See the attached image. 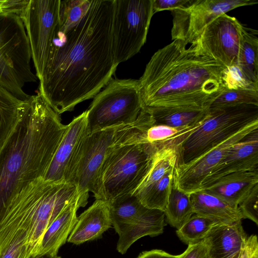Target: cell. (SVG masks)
<instances>
[{
    "mask_svg": "<svg viewBox=\"0 0 258 258\" xmlns=\"http://www.w3.org/2000/svg\"><path fill=\"white\" fill-rule=\"evenodd\" d=\"M115 0H91L81 21L68 31L56 29L39 93L58 114L94 98L112 79Z\"/></svg>",
    "mask_w": 258,
    "mask_h": 258,
    "instance_id": "obj_1",
    "label": "cell"
},
{
    "mask_svg": "<svg viewBox=\"0 0 258 258\" xmlns=\"http://www.w3.org/2000/svg\"><path fill=\"white\" fill-rule=\"evenodd\" d=\"M174 40L151 57L139 80L143 108L203 110L224 90L225 67Z\"/></svg>",
    "mask_w": 258,
    "mask_h": 258,
    "instance_id": "obj_2",
    "label": "cell"
},
{
    "mask_svg": "<svg viewBox=\"0 0 258 258\" xmlns=\"http://www.w3.org/2000/svg\"><path fill=\"white\" fill-rule=\"evenodd\" d=\"M67 127L39 94L23 100L20 118L0 152V221L23 188L44 178Z\"/></svg>",
    "mask_w": 258,
    "mask_h": 258,
    "instance_id": "obj_3",
    "label": "cell"
},
{
    "mask_svg": "<svg viewBox=\"0 0 258 258\" xmlns=\"http://www.w3.org/2000/svg\"><path fill=\"white\" fill-rule=\"evenodd\" d=\"M79 201L76 186L41 177L27 185L7 207L0 221V254L19 232L26 233L32 257L39 254L49 225L71 204Z\"/></svg>",
    "mask_w": 258,
    "mask_h": 258,
    "instance_id": "obj_4",
    "label": "cell"
},
{
    "mask_svg": "<svg viewBox=\"0 0 258 258\" xmlns=\"http://www.w3.org/2000/svg\"><path fill=\"white\" fill-rule=\"evenodd\" d=\"M159 144L115 141L108 150L100 172L102 200L109 204L133 195L146 175Z\"/></svg>",
    "mask_w": 258,
    "mask_h": 258,
    "instance_id": "obj_5",
    "label": "cell"
},
{
    "mask_svg": "<svg viewBox=\"0 0 258 258\" xmlns=\"http://www.w3.org/2000/svg\"><path fill=\"white\" fill-rule=\"evenodd\" d=\"M258 120V105L209 108L201 124L178 141L177 165L197 158L241 128Z\"/></svg>",
    "mask_w": 258,
    "mask_h": 258,
    "instance_id": "obj_6",
    "label": "cell"
},
{
    "mask_svg": "<svg viewBox=\"0 0 258 258\" xmlns=\"http://www.w3.org/2000/svg\"><path fill=\"white\" fill-rule=\"evenodd\" d=\"M26 30L18 16L0 13V86L21 100L29 97L24 85L36 81Z\"/></svg>",
    "mask_w": 258,
    "mask_h": 258,
    "instance_id": "obj_7",
    "label": "cell"
},
{
    "mask_svg": "<svg viewBox=\"0 0 258 258\" xmlns=\"http://www.w3.org/2000/svg\"><path fill=\"white\" fill-rule=\"evenodd\" d=\"M87 110L88 133L130 124L143 108L139 81L111 79Z\"/></svg>",
    "mask_w": 258,
    "mask_h": 258,
    "instance_id": "obj_8",
    "label": "cell"
},
{
    "mask_svg": "<svg viewBox=\"0 0 258 258\" xmlns=\"http://www.w3.org/2000/svg\"><path fill=\"white\" fill-rule=\"evenodd\" d=\"M120 126L88 133L71 163L65 181L76 186L83 207L88 203L89 192L96 200H102L100 172L108 150L116 141Z\"/></svg>",
    "mask_w": 258,
    "mask_h": 258,
    "instance_id": "obj_9",
    "label": "cell"
},
{
    "mask_svg": "<svg viewBox=\"0 0 258 258\" xmlns=\"http://www.w3.org/2000/svg\"><path fill=\"white\" fill-rule=\"evenodd\" d=\"M153 15V0H115L112 50L117 65L140 51Z\"/></svg>",
    "mask_w": 258,
    "mask_h": 258,
    "instance_id": "obj_10",
    "label": "cell"
},
{
    "mask_svg": "<svg viewBox=\"0 0 258 258\" xmlns=\"http://www.w3.org/2000/svg\"><path fill=\"white\" fill-rule=\"evenodd\" d=\"M60 0H29L21 18L29 42L31 57L40 80L58 24Z\"/></svg>",
    "mask_w": 258,
    "mask_h": 258,
    "instance_id": "obj_11",
    "label": "cell"
},
{
    "mask_svg": "<svg viewBox=\"0 0 258 258\" xmlns=\"http://www.w3.org/2000/svg\"><path fill=\"white\" fill-rule=\"evenodd\" d=\"M257 3L256 0H192L188 5L171 11L172 39L191 44L200 37L205 27L220 15Z\"/></svg>",
    "mask_w": 258,
    "mask_h": 258,
    "instance_id": "obj_12",
    "label": "cell"
},
{
    "mask_svg": "<svg viewBox=\"0 0 258 258\" xmlns=\"http://www.w3.org/2000/svg\"><path fill=\"white\" fill-rule=\"evenodd\" d=\"M243 27L235 17L223 14L208 24L190 45L197 53L225 67L236 64Z\"/></svg>",
    "mask_w": 258,
    "mask_h": 258,
    "instance_id": "obj_13",
    "label": "cell"
},
{
    "mask_svg": "<svg viewBox=\"0 0 258 258\" xmlns=\"http://www.w3.org/2000/svg\"><path fill=\"white\" fill-rule=\"evenodd\" d=\"M258 130V120L246 125L191 162L176 165L174 179L178 187L190 193L200 189L203 182L234 144Z\"/></svg>",
    "mask_w": 258,
    "mask_h": 258,
    "instance_id": "obj_14",
    "label": "cell"
},
{
    "mask_svg": "<svg viewBox=\"0 0 258 258\" xmlns=\"http://www.w3.org/2000/svg\"><path fill=\"white\" fill-rule=\"evenodd\" d=\"M87 114V110L74 118L67 125L63 138L44 177L45 180L53 182L65 181L78 148L88 134Z\"/></svg>",
    "mask_w": 258,
    "mask_h": 258,
    "instance_id": "obj_15",
    "label": "cell"
},
{
    "mask_svg": "<svg viewBox=\"0 0 258 258\" xmlns=\"http://www.w3.org/2000/svg\"><path fill=\"white\" fill-rule=\"evenodd\" d=\"M239 171H258V130L228 150L205 179L201 188L223 176Z\"/></svg>",
    "mask_w": 258,
    "mask_h": 258,
    "instance_id": "obj_16",
    "label": "cell"
},
{
    "mask_svg": "<svg viewBox=\"0 0 258 258\" xmlns=\"http://www.w3.org/2000/svg\"><path fill=\"white\" fill-rule=\"evenodd\" d=\"M112 226L107 202L96 200L93 204L78 217V221L67 241L76 245L102 237Z\"/></svg>",
    "mask_w": 258,
    "mask_h": 258,
    "instance_id": "obj_17",
    "label": "cell"
},
{
    "mask_svg": "<svg viewBox=\"0 0 258 258\" xmlns=\"http://www.w3.org/2000/svg\"><path fill=\"white\" fill-rule=\"evenodd\" d=\"M258 184V171H239L223 176L200 190L238 207Z\"/></svg>",
    "mask_w": 258,
    "mask_h": 258,
    "instance_id": "obj_18",
    "label": "cell"
},
{
    "mask_svg": "<svg viewBox=\"0 0 258 258\" xmlns=\"http://www.w3.org/2000/svg\"><path fill=\"white\" fill-rule=\"evenodd\" d=\"M247 238L241 220L217 224L205 238L210 258L229 257L243 248Z\"/></svg>",
    "mask_w": 258,
    "mask_h": 258,
    "instance_id": "obj_19",
    "label": "cell"
},
{
    "mask_svg": "<svg viewBox=\"0 0 258 258\" xmlns=\"http://www.w3.org/2000/svg\"><path fill=\"white\" fill-rule=\"evenodd\" d=\"M80 207L79 201L71 204L52 222L43 236L38 255H57L77 222V211Z\"/></svg>",
    "mask_w": 258,
    "mask_h": 258,
    "instance_id": "obj_20",
    "label": "cell"
},
{
    "mask_svg": "<svg viewBox=\"0 0 258 258\" xmlns=\"http://www.w3.org/2000/svg\"><path fill=\"white\" fill-rule=\"evenodd\" d=\"M165 214L162 211L148 208L119 235L116 249L122 254L138 239L145 236L162 234L165 225Z\"/></svg>",
    "mask_w": 258,
    "mask_h": 258,
    "instance_id": "obj_21",
    "label": "cell"
},
{
    "mask_svg": "<svg viewBox=\"0 0 258 258\" xmlns=\"http://www.w3.org/2000/svg\"><path fill=\"white\" fill-rule=\"evenodd\" d=\"M194 213L213 219L219 223H230L243 219L238 207H235L204 190L190 193Z\"/></svg>",
    "mask_w": 258,
    "mask_h": 258,
    "instance_id": "obj_22",
    "label": "cell"
},
{
    "mask_svg": "<svg viewBox=\"0 0 258 258\" xmlns=\"http://www.w3.org/2000/svg\"><path fill=\"white\" fill-rule=\"evenodd\" d=\"M108 205L112 226L118 234L148 209L133 195L120 197Z\"/></svg>",
    "mask_w": 258,
    "mask_h": 258,
    "instance_id": "obj_23",
    "label": "cell"
},
{
    "mask_svg": "<svg viewBox=\"0 0 258 258\" xmlns=\"http://www.w3.org/2000/svg\"><path fill=\"white\" fill-rule=\"evenodd\" d=\"M257 31L243 27L237 64L245 77L258 84Z\"/></svg>",
    "mask_w": 258,
    "mask_h": 258,
    "instance_id": "obj_24",
    "label": "cell"
},
{
    "mask_svg": "<svg viewBox=\"0 0 258 258\" xmlns=\"http://www.w3.org/2000/svg\"><path fill=\"white\" fill-rule=\"evenodd\" d=\"M143 108L150 114L153 124L165 125L179 128H185L198 124L204 119L209 109Z\"/></svg>",
    "mask_w": 258,
    "mask_h": 258,
    "instance_id": "obj_25",
    "label": "cell"
},
{
    "mask_svg": "<svg viewBox=\"0 0 258 258\" xmlns=\"http://www.w3.org/2000/svg\"><path fill=\"white\" fill-rule=\"evenodd\" d=\"M164 212L168 223L177 229H179L195 214L190 193L185 192L178 187L174 175Z\"/></svg>",
    "mask_w": 258,
    "mask_h": 258,
    "instance_id": "obj_26",
    "label": "cell"
},
{
    "mask_svg": "<svg viewBox=\"0 0 258 258\" xmlns=\"http://www.w3.org/2000/svg\"><path fill=\"white\" fill-rule=\"evenodd\" d=\"M23 101L0 86V152L20 118Z\"/></svg>",
    "mask_w": 258,
    "mask_h": 258,
    "instance_id": "obj_27",
    "label": "cell"
},
{
    "mask_svg": "<svg viewBox=\"0 0 258 258\" xmlns=\"http://www.w3.org/2000/svg\"><path fill=\"white\" fill-rule=\"evenodd\" d=\"M218 224L210 218L196 214L178 229L176 234L179 238L188 245L196 244L204 240L211 229Z\"/></svg>",
    "mask_w": 258,
    "mask_h": 258,
    "instance_id": "obj_28",
    "label": "cell"
},
{
    "mask_svg": "<svg viewBox=\"0 0 258 258\" xmlns=\"http://www.w3.org/2000/svg\"><path fill=\"white\" fill-rule=\"evenodd\" d=\"M175 166L170 169L138 199L144 206L149 209L165 211L171 191Z\"/></svg>",
    "mask_w": 258,
    "mask_h": 258,
    "instance_id": "obj_29",
    "label": "cell"
},
{
    "mask_svg": "<svg viewBox=\"0 0 258 258\" xmlns=\"http://www.w3.org/2000/svg\"><path fill=\"white\" fill-rule=\"evenodd\" d=\"M91 0L60 1L58 29L65 32L77 25L88 12Z\"/></svg>",
    "mask_w": 258,
    "mask_h": 258,
    "instance_id": "obj_30",
    "label": "cell"
},
{
    "mask_svg": "<svg viewBox=\"0 0 258 258\" xmlns=\"http://www.w3.org/2000/svg\"><path fill=\"white\" fill-rule=\"evenodd\" d=\"M241 104L258 105V91L224 89L213 101L210 108H219Z\"/></svg>",
    "mask_w": 258,
    "mask_h": 258,
    "instance_id": "obj_31",
    "label": "cell"
},
{
    "mask_svg": "<svg viewBox=\"0 0 258 258\" xmlns=\"http://www.w3.org/2000/svg\"><path fill=\"white\" fill-rule=\"evenodd\" d=\"M222 81L224 89L258 91V84L249 81L237 64L225 68L223 73Z\"/></svg>",
    "mask_w": 258,
    "mask_h": 258,
    "instance_id": "obj_32",
    "label": "cell"
},
{
    "mask_svg": "<svg viewBox=\"0 0 258 258\" xmlns=\"http://www.w3.org/2000/svg\"><path fill=\"white\" fill-rule=\"evenodd\" d=\"M31 251L28 245L26 233L19 232L14 236L3 253L2 258H31Z\"/></svg>",
    "mask_w": 258,
    "mask_h": 258,
    "instance_id": "obj_33",
    "label": "cell"
},
{
    "mask_svg": "<svg viewBox=\"0 0 258 258\" xmlns=\"http://www.w3.org/2000/svg\"><path fill=\"white\" fill-rule=\"evenodd\" d=\"M238 208L243 219H249L258 225V184L240 203Z\"/></svg>",
    "mask_w": 258,
    "mask_h": 258,
    "instance_id": "obj_34",
    "label": "cell"
},
{
    "mask_svg": "<svg viewBox=\"0 0 258 258\" xmlns=\"http://www.w3.org/2000/svg\"><path fill=\"white\" fill-rule=\"evenodd\" d=\"M178 258H210L209 246L205 238L201 241L189 245L187 249Z\"/></svg>",
    "mask_w": 258,
    "mask_h": 258,
    "instance_id": "obj_35",
    "label": "cell"
},
{
    "mask_svg": "<svg viewBox=\"0 0 258 258\" xmlns=\"http://www.w3.org/2000/svg\"><path fill=\"white\" fill-rule=\"evenodd\" d=\"M192 0H153V11L154 14L163 10L178 9L186 6Z\"/></svg>",
    "mask_w": 258,
    "mask_h": 258,
    "instance_id": "obj_36",
    "label": "cell"
},
{
    "mask_svg": "<svg viewBox=\"0 0 258 258\" xmlns=\"http://www.w3.org/2000/svg\"><path fill=\"white\" fill-rule=\"evenodd\" d=\"M29 2V0H5L3 13L13 14L21 18Z\"/></svg>",
    "mask_w": 258,
    "mask_h": 258,
    "instance_id": "obj_37",
    "label": "cell"
},
{
    "mask_svg": "<svg viewBox=\"0 0 258 258\" xmlns=\"http://www.w3.org/2000/svg\"><path fill=\"white\" fill-rule=\"evenodd\" d=\"M258 255L257 237L251 235L247 237L243 248L241 249L239 258H253Z\"/></svg>",
    "mask_w": 258,
    "mask_h": 258,
    "instance_id": "obj_38",
    "label": "cell"
},
{
    "mask_svg": "<svg viewBox=\"0 0 258 258\" xmlns=\"http://www.w3.org/2000/svg\"><path fill=\"white\" fill-rule=\"evenodd\" d=\"M137 258H178V255L171 254L162 250L153 249L142 252Z\"/></svg>",
    "mask_w": 258,
    "mask_h": 258,
    "instance_id": "obj_39",
    "label": "cell"
},
{
    "mask_svg": "<svg viewBox=\"0 0 258 258\" xmlns=\"http://www.w3.org/2000/svg\"><path fill=\"white\" fill-rule=\"evenodd\" d=\"M31 258H61V257L58 255H50L48 254L43 255H37L35 256L32 257Z\"/></svg>",
    "mask_w": 258,
    "mask_h": 258,
    "instance_id": "obj_40",
    "label": "cell"
},
{
    "mask_svg": "<svg viewBox=\"0 0 258 258\" xmlns=\"http://www.w3.org/2000/svg\"><path fill=\"white\" fill-rule=\"evenodd\" d=\"M241 250L238 251V252H236V253H234V254L232 255L231 256H229L228 258H239L240 257Z\"/></svg>",
    "mask_w": 258,
    "mask_h": 258,
    "instance_id": "obj_41",
    "label": "cell"
},
{
    "mask_svg": "<svg viewBox=\"0 0 258 258\" xmlns=\"http://www.w3.org/2000/svg\"><path fill=\"white\" fill-rule=\"evenodd\" d=\"M4 2L5 0H0V13H3Z\"/></svg>",
    "mask_w": 258,
    "mask_h": 258,
    "instance_id": "obj_42",
    "label": "cell"
},
{
    "mask_svg": "<svg viewBox=\"0 0 258 258\" xmlns=\"http://www.w3.org/2000/svg\"><path fill=\"white\" fill-rule=\"evenodd\" d=\"M253 258H258V255H255Z\"/></svg>",
    "mask_w": 258,
    "mask_h": 258,
    "instance_id": "obj_43",
    "label": "cell"
}]
</instances>
